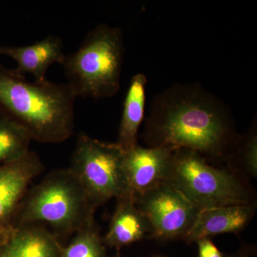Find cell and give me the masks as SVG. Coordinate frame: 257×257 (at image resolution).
I'll return each instance as SVG.
<instances>
[{"label": "cell", "mask_w": 257, "mask_h": 257, "mask_svg": "<svg viewBox=\"0 0 257 257\" xmlns=\"http://www.w3.org/2000/svg\"><path fill=\"white\" fill-rule=\"evenodd\" d=\"M196 242L198 245L199 257H224L209 238L199 239Z\"/></svg>", "instance_id": "cell-18"}, {"label": "cell", "mask_w": 257, "mask_h": 257, "mask_svg": "<svg viewBox=\"0 0 257 257\" xmlns=\"http://www.w3.org/2000/svg\"><path fill=\"white\" fill-rule=\"evenodd\" d=\"M145 124L150 147L187 149L216 158L237 143L227 106L197 83L175 84L157 94Z\"/></svg>", "instance_id": "cell-1"}, {"label": "cell", "mask_w": 257, "mask_h": 257, "mask_svg": "<svg viewBox=\"0 0 257 257\" xmlns=\"http://www.w3.org/2000/svg\"><path fill=\"white\" fill-rule=\"evenodd\" d=\"M243 165L249 175H257V136L256 130H253L245 140L241 148Z\"/></svg>", "instance_id": "cell-17"}, {"label": "cell", "mask_w": 257, "mask_h": 257, "mask_svg": "<svg viewBox=\"0 0 257 257\" xmlns=\"http://www.w3.org/2000/svg\"><path fill=\"white\" fill-rule=\"evenodd\" d=\"M147 82L145 74H135L131 79L125 96L117 143H116L124 151L138 145V131L145 118Z\"/></svg>", "instance_id": "cell-14"}, {"label": "cell", "mask_w": 257, "mask_h": 257, "mask_svg": "<svg viewBox=\"0 0 257 257\" xmlns=\"http://www.w3.org/2000/svg\"><path fill=\"white\" fill-rule=\"evenodd\" d=\"M124 54L121 29L101 24L60 64L77 97L105 99L119 92Z\"/></svg>", "instance_id": "cell-4"}, {"label": "cell", "mask_w": 257, "mask_h": 257, "mask_svg": "<svg viewBox=\"0 0 257 257\" xmlns=\"http://www.w3.org/2000/svg\"><path fill=\"white\" fill-rule=\"evenodd\" d=\"M32 141L23 126L0 111V163L21 159L30 151Z\"/></svg>", "instance_id": "cell-15"}, {"label": "cell", "mask_w": 257, "mask_h": 257, "mask_svg": "<svg viewBox=\"0 0 257 257\" xmlns=\"http://www.w3.org/2000/svg\"><path fill=\"white\" fill-rule=\"evenodd\" d=\"M241 257H247V256H243V254H242V256H241Z\"/></svg>", "instance_id": "cell-20"}, {"label": "cell", "mask_w": 257, "mask_h": 257, "mask_svg": "<svg viewBox=\"0 0 257 257\" xmlns=\"http://www.w3.org/2000/svg\"><path fill=\"white\" fill-rule=\"evenodd\" d=\"M76 98L67 83L28 82L0 64V111L23 126L32 140H68L74 132Z\"/></svg>", "instance_id": "cell-2"}, {"label": "cell", "mask_w": 257, "mask_h": 257, "mask_svg": "<svg viewBox=\"0 0 257 257\" xmlns=\"http://www.w3.org/2000/svg\"><path fill=\"white\" fill-rule=\"evenodd\" d=\"M112 257H121V254H120L119 251H118V252L116 253V254H115L114 256Z\"/></svg>", "instance_id": "cell-19"}, {"label": "cell", "mask_w": 257, "mask_h": 257, "mask_svg": "<svg viewBox=\"0 0 257 257\" xmlns=\"http://www.w3.org/2000/svg\"><path fill=\"white\" fill-rule=\"evenodd\" d=\"M95 211L70 170L58 169L28 189L15 214L13 229L47 225L60 240L94 224Z\"/></svg>", "instance_id": "cell-3"}, {"label": "cell", "mask_w": 257, "mask_h": 257, "mask_svg": "<svg viewBox=\"0 0 257 257\" xmlns=\"http://www.w3.org/2000/svg\"><path fill=\"white\" fill-rule=\"evenodd\" d=\"M62 243L44 225L31 224L15 228L0 242V257H60Z\"/></svg>", "instance_id": "cell-12"}, {"label": "cell", "mask_w": 257, "mask_h": 257, "mask_svg": "<svg viewBox=\"0 0 257 257\" xmlns=\"http://www.w3.org/2000/svg\"><path fill=\"white\" fill-rule=\"evenodd\" d=\"M135 203L150 225L151 236L162 241L183 239L200 211L168 182L144 193Z\"/></svg>", "instance_id": "cell-7"}, {"label": "cell", "mask_w": 257, "mask_h": 257, "mask_svg": "<svg viewBox=\"0 0 257 257\" xmlns=\"http://www.w3.org/2000/svg\"><path fill=\"white\" fill-rule=\"evenodd\" d=\"M63 47L62 39L51 35L28 46L0 45V55L8 56L17 62L18 66L13 69L15 73L23 77L31 74L35 81L43 82L50 66L63 60Z\"/></svg>", "instance_id": "cell-10"}, {"label": "cell", "mask_w": 257, "mask_h": 257, "mask_svg": "<svg viewBox=\"0 0 257 257\" xmlns=\"http://www.w3.org/2000/svg\"><path fill=\"white\" fill-rule=\"evenodd\" d=\"M44 171L35 152L20 160L0 165V242L13 231V221L32 181Z\"/></svg>", "instance_id": "cell-8"}, {"label": "cell", "mask_w": 257, "mask_h": 257, "mask_svg": "<svg viewBox=\"0 0 257 257\" xmlns=\"http://www.w3.org/2000/svg\"><path fill=\"white\" fill-rule=\"evenodd\" d=\"M117 204L109 230L104 238V244L120 248L140 241L151 234V227L142 211L137 207L133 197L116 199Z\"/></svg>", "instance_id": "cell-13"}, {"label": "cell", "mask_w": 257, "mask_h": 257, "mask_svg": "<svg viewBox=\"0 0 257 257\" xmlns=\"http://www.w3.org/2000/svg\"><path fill=\"white\" fill-rule=\"evenodd\" d=\"M69 170L82 186L95 210L111 198L133 197L124 171V151L81 133Z\"/></svg>", "instance_id": "cell-6"}, {"label": "cell", "mask_w": 257, "mask_h": 257, "mask_svg": "<svg viewBox=\"0 0 257 257\" xmlns=\"http://www.w3.org/2000/svg\"><path fill=\"white\" fill-rule=\"evenodd\" d=\"M175 149L143 147L137 145L124 151V171L132 195L136 199L167 182Z\"/></svg>", "instance_id": "cell-9"}, {"label": "cell", "mask_w": 257, "mask_h": 257, "mask_svg": "<svg viewBox=\"0 0 257 257\" xmlns=\"http://www.w3.org/2000/svg\"><path fill=\"white\" fill-rule=\"evenodd\" d=\"M253 214L252 204L201 209L183 239L187 243H192L215 235L239 232L248 224Z\"/></svg>", "instance_id": "cell-11"}, {"label": "cell", "mask_w": 257, "mask_h": 257, "mask_svg": "<svg viewBox=\"0 0 257 257\" xmlns=\"http://www.w3.org/2000/svg\"><path fill=\"white\" fill-rule=\"evenodd\" d=\"M60 257H107L95 223L76 233L69 245L62 246Z\"/></svg>", "instance_id": "cell-16"}, {"label": "cell", "mask_w": 257, "mask_h": 257, "mask_svg": "<svg viewBox=\"0 0 257 257\" xmlns=\"http://www.w3.org/2000/svg\"><path fill=\"white\" fill-rule=\"evenodd\" d=\"M199 210L206 208L251 204L246 187L236 175L211 167L197 152H174L167 182Z\"/></svg>", "instance_id": "cell-5"}]
</instances>
